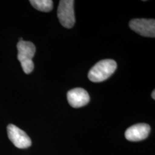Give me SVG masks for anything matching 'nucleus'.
<instances>
[{"label": "nucleus", "instance_id": "1", "mask_svg": "<svg viewBox=\"0 0 155 155\" xmlns=\"http://www.w3.org/2000/svg\"><path fill=\"white\" fill-rule=\"evenodd\" d=\"M117 64L114 60H102L89 71L88 75L89 80L95 83L104 81L115 72Z\"/></svg>", "mask_w": 155, "mask_h": 155}, {"label": "nucleus", "instance_id": "9", "mask_svg": "<svg viewBox=\"0 0 155 155\" xmlns=\"http://www.w3.org/2000/svg\"><path fill=\"white\" fill-rule=\"evenodd\" d=\"M155 91L154 90L153 91V92H152V97L153 98V99H155Z\"/></svg>", "mask_w": 155, "mask_h": 155}, {"label": "nucleus", "instance_id": "7", "mask_svg": "<svg viewBox=\"0 0 155 155\" xmlns=\"http://www.w3.org/2000/svg\"><path fill=\"white\" fill-rule=\"evenodd\" d=\"M151 128L147 124H137L128 128L125 132V137L130 141L144 140L148 137Z\"/></svg>", "mask_w": 155, "mask_h": 155}, {"label": "nucleus", "instance_id": "2", "mask_svg": "<svg viewBox=\"0 0 155 155\" xmlns=\"http://www.w3.org/2000/svg\"><path fill=\"white\" fill-rule=\"evenodd\" d=\"M18 55L17 58L20 62L25 73L30 74L34 69V63L32 58L36 51V48L32 42L19 40L17 45Z\"/></svg>", "mask_w": 155, "mask_h": 155}, {"label": "nucleus", "instance_id": "6", "mask_svg": "<svg viewBox=\"0 0 155 155\" xmlns=\"http://www.w3.org/2000/svg\"><path fill=\"white\" fill-rule=\"evenodd\" d=\"M67 98L69 104L73 108L82 107L87 105L90 101L88 93L81 88L71 89L68 92Z\"/></svg>", "mask_w": 155, "mask_h": 155}, {"label": "nucleus", "instance_id": "5", "mask_svg": "<svg viewBox=\"0 0 155 155\" xmlns=\"http://www.w3.org/2000/svg\"><path fill=\"white\" fill-rule=\"evenodd\" d=\"M129 27L141 36L150 38H154L155 36V20L154 19H134L129 22Z\"/></svg>", "mask_w": 155, "mask_h": 155}, {"label": "nucleus", "instance_id": "3", "mask_svg": "<svg viewBox=\"0 0 155 155\" xmlns=\"http://www.w3.org/2000/svg\"><path fill=\"white\" fill-rule=\"evenodd\" d=\"M74 1L61 0L58 7V17L60 22L65 28H72L75 24Z\"/></svg>", "mask_w": 155, "mask_h": 155}, {"label": "nucleus", "instance_id": "4", "mask_svg": "<svg viewBox=\"0 0 155 155\" xmlns=\"http://www.w3.org/2000/svg\"><path fill=\"white\" fill-rule=\"evenodd\" d=\"M9 139L15 147L19 149H26L32 145V141L28 135L14 124L7 126Z\"/></svg>", "mask_w": 155, "mask_h": 155}, {"label": "nucleus", "instance_id": "8", "mask_svg": "<svg viewBox=\"0 0 155 155\" xmlns=\"http://www.w3.org/2000/svg\"><path fill=\"white\" fill-rule=\"evenodd\" d=\"M30 2L36 9L44 12H50L53 8L52 0H31Z\"/></svg>", "mask_w": 155, "mask_h": 155}]
</instances>
